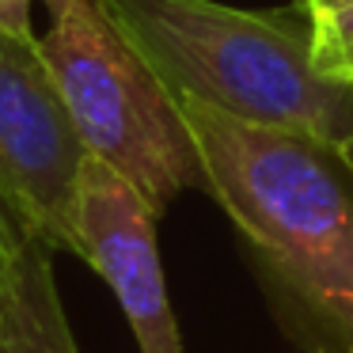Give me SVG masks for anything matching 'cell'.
I'll list each match as a JSON object with an SVG mask.
<instances>
[{
	"label": "cell",
	"instance_id": "8",
	"mask_svg": "<svg viewBox=\"0 0 353 353\" xmlns=\"http://www.w3.org/2000/svg\"><path fill=\"white\" fill-rule=\"evenodd\" d=\"M19 247H23V232L0 213V345H4V312H8V289L16 277Z\"/></svg>",
	"mask_w": 353,
	"mask_h": 353
},
{
	"label": "cell",
	"instance_id": "3",
	"mask_svg": "<svg viewBox=\"0 0 353 353\" xmlns=\"http://www.w3.org/2000/svg\"><path fill=\"white\" fill-rule=\"evenodd\" d=\"M42 54L88 156L110 163L163 213L179 194L205 190V171L179 99L118 34L95 0H46Z\"/></svg>",
	"mask_w": 353,
	"mask_h": 353
},
{
	"label": "cell",
	"instance_id": "4",
	"mask_svg": "<svg viewBox=\"0 0 353 353\" xmlns=\"http://www.w3.org/2000/svg\"><path fill=\"white\" fill-rule=\"evenodd\" d=\"M88 148L34 34L0 27V213L27 239L77 254Z\"/></svg>",
	"mask_w": 353,
	"mask_h": 353
},
{
	"label": "cell",
	"instance_id": "10",
	"mask_svg": "<svg viewBox=\"0 0 353 353\" xmlns=\"http://www.w3.org/2000/svg\"><path fill=\"white\" fill-rule=\"evenodd\" d=\"M304 4V12L307 16H327V12H334V8H345V4H353V0H300Z\"/></svg>",
	"mask_w": 353,
	"mask_h": 353
},
{
	"label": "cell",
	"instance_id": "5",
	"mask_svg": "<svg viewBox=\"0 0 353 353\" xmlns=\"http://www.w3.org/2000/svg\"><path fill=\"white\" fill-rule=\"evenodd\" d=\"M156 213L110 163L88 156L77 194V254L107 281L141 353H183L163 281Z\"/></svg>",
	"mask_w": 353,
	"mask_h": 353
},
{
	"label": "cell",
	"instance_id": "1",
	"mask_svg": "<svg viewBox=\"0 0 353 353\" xmlns=\"http://www.w3.org/2000/svg\"><path fill=\"white\" fill-rule=\"evenodd\" d=\"M270 307L304 353H353V160L345 145L179 99Z\"/></svg>",
	"mask_w": 353,
	"mask_h": 353
},
{
	"label": "cell",
	"instance_id": "6",
	"mask_svg": "<svg viewBox=\"0 0 353 353\" xmlns=\"http://www.w3.org/2000/svg\"><path fill=\"white\" fill-rule=\"evenodd\" d=\"M50 247L27 239L19 247L16 277L8 289V312H4V350L8 353H80L69 315L57 296Z\"/></svg>",
	"mask_w": 353,
	"mask_h": 353
},
{
	"label": "cell",
	"instance_id": "9",
	"mask_svg": "<svg viewBox=\"0 0 353 353\" xmlns=\"http://www.w3.org/2000/svg\"><path fill=\"white\" fill-rule=\"evenodd\" d=\"M39 0H0V27L12 34H34L31 31V8Z\"/></svg>",
	"mask_w": 353,
	"mask_h": 353
},
{
	"label": "cell",
	"instance_id": "7",
	"mask_svg": "<svg viewBox=\"0 0 353 353\" xmlns=\"http://www.w3.org/2000/svg\"><path fill=\"white\" fill-rule=\"evenodd\" d=\"M312 57L323 77L353 84V4L312 19Z\"/></svg>",
	"mask_w": 353,
	"mask_h": 353
},
{
	"label": "cell",
	"instance_id": "2",
	"mask_svg": "<svg viewBox=\"0 0 353 353\" xmlns=\"http://www.w3.org/2000/svg\"><path fill=\"white\" fill-rule=\"evenodd\" d=\"M175 99H198L254 125L350 145L353 84L312 57L304 4L247 12L216 0H95Z\"/></svg>",
	"mask_w": 353,
	"mask_h": 353
},
{
	"label": "cell",
	"instance_id": "11",
	"mask_svg": "<svg viewBox=\"0 0 353 353\" xmlns=\"http://www.w3.org/2000/svg\"><path fill=\"white\" fill-rule=\"evenodd\" d=\"M345 152H350V160H353V137H350V145H345Z\"/></svg>",
	"mask_w": 353,
	"mask_h": 353
},
{
	"label": "cell",
	"instance_id": "12",
	"mask_svg": "<svg viewBox=\"0 0 353 353\" xmlns=\"http://www.w3.org/2000/svg\"><path fill=\"white\" fill-rule=\"evenodd\" d=\"M0 353H8V350H4V345H0Z\"/></svg>",
	"mask_w": 353,
	"mask_h": 353
}]
</instances>
